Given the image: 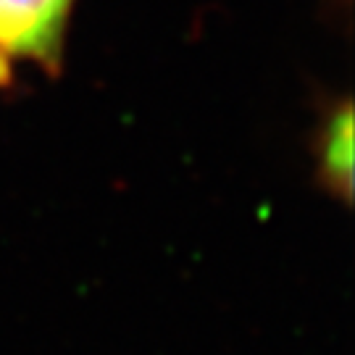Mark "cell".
<instances>
[{
	"instance_id": "1",
	"label": "cell",
	"mask_w": 355,
	"mask_h": 355,
	"mask_svg": "<svg viewBox=\"0 0 355 355\" xmlns=\"http://www.w3.org/2000/svg\"><path fill=\"white\" fill-rule=\"evenodd\" d=\"M74 0H0V51L45 66L58 64Z\"/></svg>"
},
{
	"instance_id": "2",
	"label": "cell",
	"mask_w": 355,
	"mask_h": 355,
	"mask_svg": "<svg viewBox=\"0 0 355 355\" xmlns=\"http://www.w3.org/2000/svg\"><path fill=\"white\" fill-rule=\"evenodd\" d=\"M321 168L329 179L331 190L340 198H350L353 190V114L343 105L331 116L321 142Z\"/></svg>"
},
{
	"instance_id": "3",
	"label": "cell",
	"mask_w": 355,
	"mask_h": 355,
	"mask_svg": "<svg viewBox=\"0 0 355 355\" xmlns=\"http://www.w3.org/2000/svg\"><path fill=\"white\" fill-rule=\"evenodd\" d=\"M8 76H11V64H8V55L0 51V87L8 82Z\"/></svg>"
}]
</instances>
